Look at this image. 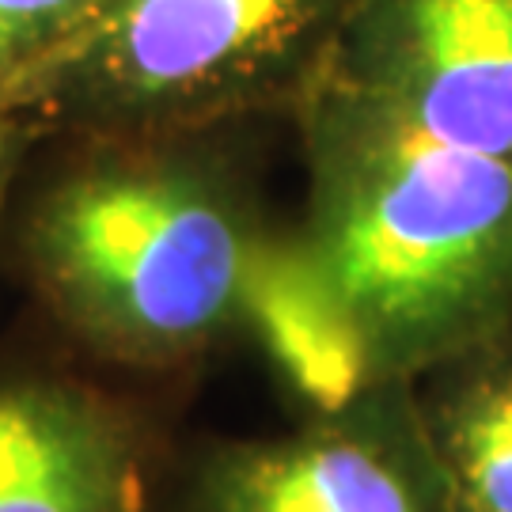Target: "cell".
I'll list each match as a JSON object with an SVG mask.
<instances>
[{"mask_svg":"<svg viewBox=\"0 0 512 512\" xmlns=\"http://www.w3.org/2000/svg\"><path fill=\"white\" fill-rule=\"evenodd\" d=\"M171 512H456L414 384H368L277 437H209L171 471Z\"/></svg>","mask_w":512,"mask_h":512,"instance_id":"277c9868","label":"cell"},{"mask_svg":"<svg viewBox=\"0 0 512 512\" xmlns=\"http://www.w3.org/2000/svg\"><path fill=\"white\" fill-rule=\"evenodd\" d=\"M95 8L99 0H0V84L65 46Z\"/></svg>","mask_w":512,"mask_h":512,"instance_id":"9c48e42d","label":"cell"},{"mask_svg":"<svg viewBox=\"0 0 512 512\" xmlns=\"http://www.w3.org/2000/svg\"><path fill=\"white\" fill-rule=\"evenodd\" d=\"M243 334L304 414L334 410L372 384L361 346L308 266L293 224L274 228L262 251L243 308Z\"/></svg>","mask_w":512,"mask_h":512,"instance_id":"52a82bcc","label":"cell"},{"mask_svg":"<svg viewBox=\"0 0 512 512\" xmlns=\"http://www.w3.org/2000/svg\"><path fill=\"white\" fill-rule=\"evenodd\" d=\"M357 0H99L4 84L38 137L194 133L289 118L327 84Z\"/></svg>","mask_w":512,"mask_h":512,"instance_id":"3957f363","label":"cell"},{"mask_svg":"<svg viewBox=\"0 0 512 512\" xmlns=\"http://www.w3.org/2000/svg\"><path fill=\"white\" fill-rule=\"evenodd\" d=\"M239 129L50 137L0 266L88 365L179 376L243 334L274 236Z\"/></svg>","mask_w":512,"mask_h":512,"instance_id":"6da1fadb","label":"cell"},{"mask_svg":"<svg viewBox=\"0 0 512 512\" xmlns=\"http://www.w3.org/2000/svg\"><path fill=\"white\" fill-rule=\"evenodd\" d=\"M156 418L92 372L0 365V512H171Z\"/></svg>","mask_w":512,"mask_h":512,"instance_id":"5b68a950","label":"cell"},{"mask_svg":"<svg viewBox=\"0 0 512 512\" xmlns=\"http://www.w3.org/2000/svg\"><path fill=\"white\" fill-rule=\"evenodd\" d=\"M410 384L452 509L512 512V323Z\"/></svg>","mask_w":512,"mask_h":512,"instance_id":"ba28073f","label":"cell"},{"mask_svg":"<svg viewBox=\"0 0 512 512\" xmlns=\"http://www.w3.org/2000/svg\"><path fill=\"white\" fill-rule=\"evenodd\" d=\"M327 80L512 167V0H357Z\"/></svg>","mask_w":512,"mask_h":512,"instance_id":"8992f818","label":"cell"},{"mask_svg":"<svg viewBox=\"0 0 512 512\" xmlns=\"http://www.w3.org/2000/svg\"><path fill=\"white\" fill-rule=\"evenodd\" d=\"M38 145H46V141L38 137L35 122L0 84V239H4V224H8L12 202L19 194V183L31 167V152Z\"/></svg>","mask_w":512,"mask_h":512,"instance_id":"30bf717a","label":"cell"},{"mask_svg":"<svg viewBox=\"0 0 512 512\" xmlns=\"http://www.w3.org/2000/svg\"><path fill=\"white\" fill-rule=\"evenodd\" d=\"M296 243L349 323L372 384L512 323V167L323 84L293 118Z\"/></svg>","mask_w":512,"mask_h":512,"instance_id":"7a4b0ae2","label":"cell"}]
</instances>
